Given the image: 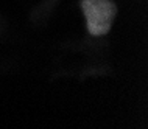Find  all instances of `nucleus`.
<instances>
[{"mask_svg": "<svg viewBox=\"0 0 148 129\" xmlns=\"http://www.w3.org/2000/svg\"><path fill=\"white\" fill-rule=\"evenodd\" d=\"M81 8L87 20V31L92 36H103L111 30L117 13L111 0H83Z\"/></svg>", "mask_w": 148, "mask_h": 129, "instance_id": "nucleus-1", "label": "nucleus"}]
</instances>
